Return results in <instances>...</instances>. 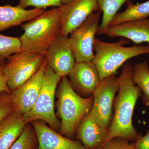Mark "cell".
<instances>
[{
  "label": "cell",
  "instance_id": "obj_1",
  "mask_svg": "<svg viewBox=\"0 0 149 149\" xmlns=\"http://www.w3.org/2000/svg\"><path fill=\"white\" fill-rule=\"evenodd\" d=\"M133 72L131 64L125 63L117 77L118 94L114 99V112L106 143L115 138L135 142L142 135L134 128L132 120L136 103L142 95L141 89L133 82Z\"/></svg>",
  "mask_w": 149,
  "mask_h": 149
},
{
  "label": "cell",
  "instance_id": "obj_5",
  "mask_svg": "<svg viewBox=\"0 0 149 149\" xmlns=\"http://www.w3.org/2000/svg\"><path fill=\"white\" fill-rule=\"evenodd\" d=\"M62 77L48 65L41 91L34 106L24 115L27 124L36 120L44 121L54 130H59L61 123L55 112V96Z\"/></svg>",
  "mask_w": 149,
  "mask_h": 149
},
{
  "label": "cell",
  "instance_id": "obj_20",
  "mask_svg": "<svg viewBox=\"0 0 149 149\" xmlns=\"http://www.w3.org/2000/svg\"><path fill=\"white\" fill-rule=\"evenodd\" d=\"M129 1L131 0H97L100 10L102 13V18L98 30L108 27L121 7Z\"/></svg>",
  "mask_w": 149,
  "mask_h": 149
},
{
  "label": "cell",
  "instance_id": "obj_14",
  "mask_svg": "<svg viewBox=\"0 0 149 149\" xmlns=\"http://www.w3.org/2000/svg\"><path fill=\"white\" fill-rule=\"evenodd\" d=\"M30 123L37 135V149H87L80 141L58 133L42 120H35Z\"/></svg>",
  "mask_w": 149,
  "mask_h": 149
},
{
  "label": "cell",
  "instance_id": "obj_16",
  "mask_svg": "<svg viewBox=\"0 0 149 149\" xmlns=\"http://www.w3.org/2000/svg\"><path fill=\"white\" fill-rule=\"evenodd\" d=\"M24 115L15 110L0 122V149H9L23 133L26 125Z\"/></svg>",
  "mask_w": 149,
  "mask_h": 149
},
{
  "label": "cell",
  "instance_id": "obj_4",
  "mask_svg": "<svg viewBox=\"0 0 149 149\" xmlns=\"http://www.w3.org/2000/svg\"><path fill=\"white\" fill-rule=\"evenodd\" d=\"M130 40L122 38L115 42H106L95 38L93 62L96 65L100 80L117 73L120 67L128 60L141 55L149 54V45L125 47Z\"/></svg>",
  "mask_w": 149,
  "mask_h": 149
},
{
  "label": "cell",
  "instance_id": "obj_27",
  "mask_svg": "<svg viewBox=\"0 0 149 149\" xmlns=\"http://www.w3.org/2000/svg\"><path fill=\"white\" fill-rule=\"evenodd\" d=\"M134 143L135 149H149V129L144 136L141 135Z\"/></svg>",
  "mask_w": 149,
  "mask_h": 149
},
{
  "label": "cell",
  "instance_id": "obj_10",
  "mask_svg": "<svg viewBox=\"0 0 149 149\" xmlns=\"http://www.w3.org/2000/svg\"><path fill=\"white\" fill-rule=\"evenodd\" d=\"M61 8L60 34L67 37L83 24L92 13L100 10L97 0H69Z\"/></svg>",
  "mask_w": 149,
  "mask_h": 149
},
{
  "label": "cell",
  "instance_id": "obj_8",
  "mask_svg": "<svg viewBox=\"0 0 149 149\" xmlns=\"http://www.w3.org/2000/svg\"><path fill=\"white\" fill-rule=\"evenodd\" d=\"M118 91L117 77L113 74L101 80L93 95V106L89 115L102 127L108 130L112 119L115 95Z\"/></svg>",
  "mask_w": 149,
  "mask_h": 149
},
{
  "label": "cell",
  "instance_id": "obj_23",
  "mask_svg": "<svg viewBox=\"0 0 149 149\" xmlns=\"http://www.w3.org/2000/svg\"><path fill=\"white\" fill-rule=\"evenodd\" d=\"M62 5V0H19L17 6L23 8L33 6L35 8L43 9L52 6L60 7Z\"/></svg>",
  "mask_w": 149,
  "mask_h": 149
},
{
  "label": "cell",
  "instance_id": "obj_17",
  "mask_svg": "<svg viewBox=\"0 0 149 149\" xmlns=\"http://www.w3.org/2000/svg\"><path fill=\"white\" fill-rule=\"evenodd\" d=\"M45 12L44 9L26 10L19 6H0V31L21 25L30 21Z\"/></svg>",
  "mask_w": 149,
  "mask_h": 149
},
{
  "label": "cell",
  "instance_id": "obj_24",
  "mask_svg": "<svg viewBox=\"0 0 149 149\" xmlns=\"http://www.w3.org/2000/svg\"><path fill=\"white\" fill-rule=\"evenodd\" d=\"M15 110L11 93H0V122Z\"/></svg>",
  "mask_w": 149,
  "mask_h": 149
},
{
  "label": "cell",
  "instance_id": "obj_2",
  "mask_svg": "<svg viewBox=\"0 0 149 149\" xmlns=\"http://www.w3.org/2000/svg\"><path fill=\"white\" fill-rule=\"evenodd\" d=\"M56 93V114L61 120L59 133L74 140L78 125L92 109L93 96L84 98L79 95L72 89L67 76L62 77Z\"/></svg>",
  "mask_w": 149,
  "mask_h": 149
},
{
  "label": "cell",
  "instance_id": "obj_15",
  "mask_svg": "<svg viewBox=\"0 0 149 149\" xmlns=\"http://www.w3.org/2000/svg\"><path fill=\"white\" fill-rule=\"evenodd\" d=\"M108 135V129L102 127L89 113L78 125L75 138L87 149H101Z\"/></svg>",
  "mask_w": 149,
  "mask_h": 149
},
{
  "label": "cell",
  "instance_id": "obj_25",
  "mask_svg": "<svg viewBox=\"0 0 149 149\" xmlns=\"http://www.w3.org/2000/svg\"><path fill=\"white\" fill-rule=\"evenodd\" d=\"M101 149H135L134 142L120 138H115L105 143Z\"/></svg>",
  "mask_w": 149,
  "mask_h": 149
},
{
  "label": "cell",
  "instance_id": "obj_28",
  "mask_svg": "<svg viewBox=\"0 0 149 149\" xmlns=\"http://www.w3.org/2000/svg\"><path fill=\"white\" fill-rule=\"evenodd\" d=\"M69 0H62V2L63 4H65L67 3L68 1Z\"/></svg>",
  "mask_w": 149,
  "mask_h": 149
},
{
  "label": "cell",
  "instance_id": "obj_22",
  "mask_svg": "<svg viewBox=\"0 0 149 149\" xmlns=\"http://www.w3.org/2000/svg\"><path fill=\"white\" fill-rule=\"evenodd\" d=\"M22 51L19 38L0 34V57L7 58L13 54Z\"/></svg>",
  "mask_w": 149,
  "mask_h": 149
},
{
  "label": "cell",
  "instance_id": "obj_13",
  "mask_svg": "<svg viewBox=\"0 0 149 149\" xmlns=\"http://www.w3.org/2000/svg\"><path fill=\"white\" fill-rule=\"evenodd\" d=\"M97 34L111 38L122 37L132 41L136 45L149 43V19L133 20L111 25L98 30Z\"/></svg>",
  "mask_w": 149,
  "mask_h": 149
},
{
  "label": "cell",
  "instance_id": "obj_9",
  "mask_svg": "<svg viewBox=\"0 0 149 149\" xmlns=\"http://www.w3.org/2000/svg\"><path fill=\"white\" fill-rule=\"evenodd\" d=\"M48 65V61L46 58L33 76L11 92L15 110L24 115L31 111L37 100Z\"/></svg>",
  "mask_w": 149,
  "mask_h": 149
},
{
  "label": "cell",
  "instance_id": "obj_21",
  "mask_svg": "<svg viewBox=\"0 0 149 149\" xmlns=\"http://www.w3.org/2000/svg\"><path fill=\"white\" fill-rule=\"evenodd\" d=\"M38 141L35 129L31 124L28 123L20 137L9 149H36Z\"/></svg>",
  "mask_w": 149,
  "mask_h": 149
},
{
  "label": "cell",
  "instance_id": "obj_3",
  "mask_svg": "<svg viewBox=\"0 0 149 149\" xmlns=\"http://www.w3.org/2000/svg\"><path fill=\"white\" fill-rule=\"evenodd\" d=\"M61 7L45 11L22 25L24 33L19 37L23 51L45 56L50 46L60 34Z\"/></svg>",
  "mask_w": 149,
  "mask_h": 149
},
{
  "label": "cell",
  "instance_id": "obj_26",
  "mask_svg": "<svg viewBox=\"0 0 149 149\" xmlns=\"http://www.w3.org/2000/svg\"><path fill=\"white\" fill-rule=\"evenodd\" d=\"M6 61V58L0 57V93H10V89L9 88L7 81L3 71V68Z\"/></svg>",
  "mask_w": 149,
  "mask_h": 149
},
{
  "label": "cell",
  "instance_id": "obj_19",
  "mask_svg": "<svg viewBox=\"0 0 149 149\" xmlns=\"http://www.w3.org/2000/svg\"><path fill=\"white\" fill-rule=\"evenodd\" d=\"M133 81L142 92L143 104L149 107V67L146 61L140 62L133 66Z\"/></svg>",
  "mask_w": 149,
  "mask_h": 149
},
{
  "label": "cell",
  "instance_id": "obj_18",
  "mask_svg": "<svg viewBox=\"0 0 149 149\" xmlns=\"http://www.w3.org/2000/svg\"><path fill=\"white\" fill-rule=\"evenodd\" d=\"M126 3L127 8L125 10L118 12L109 26L116 25L125 22L145 19L149 17V0L136 4L131 1L127 2Z\"/></svg>",
  "mask_w": 149,
  "mask_h": 149
},
{
  "label": "cell",
  "instance_id": "obj_11",
  "mask_svg": "<svg viewBox=\"0 0 149 149\" xmlns=\"http://www.w3.org/2000/svg\"><path fill=\"white\" fill-rule=\"evenodd\" d=\"M46 58L51 69L62 77L69 75L76 63L68 37L61 34L50 46Z\"/></svg>",
  "mask_w": 149,
  "mask_h": 149
},
{
  "label": "cell",
  "instance_id": "obj_6",
  "mask_svg": "<svg viewBox=\"0 0 149 149\" xmlns=\"http://www.w3.org/2000/svg\"><path fill=\"white\" fill-rule=\"evenodd\" d=\"M45 58V56L23 50L7 58L3 71L11 91L33 76Z\"/></svg>",
  "mask_w": 149,
  "mask_h": 149
},
{
  "label": "cell",
  "instance_id": "obj_7",
  "mask_svg": "<svg viewBox=\"0 0 149 149\" xmlns=\"http://www.w3.org/2000/svg\"><path fill=\"white\" fill-rule=\"evenodd\" d=\"M101 14L100 10L93 13L70 34L68 40L76 62H90L95 57L94 42Z\"/></svg>",
  "mask_w": 149,
  "mask_h": 149
},
{
  "label": "cell",
  "instance_id": "obj_29",
  "mask_svg": "<svg viewBox=\"0 0 149 149\" xmlns=\"http://www.w3.org/2000/svg\"></svg>",
  "mask_w": 149,
  "mask_h": 149
},
{
  "label": "cell",
  "instance_id": "obj_12",
  "mask_svg": "<svg viewBox=\"0 0 149 149\" xmlns=\"http://www.w3.org/2000/svg\"><path fill=\"white\" fill-rule=\"evenodd\" d=\"M72 89L84 98L93 96L100 79L96 65L93 62H76L69 75Z\"/></svg>",
  "mask_w": 149,
  "mask_h": 149
}]
</instances>
